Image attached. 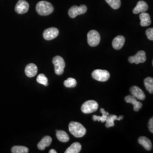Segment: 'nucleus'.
<instances>
[{"instance_id":"obj_31","label":"nucleus","mask_w":153,"mask_h":153,"mask_svg":"<svg viewBox=\"0 0 153 153\" xmlns=\"http://www.w3.org/2000/svg\"><path fill=\"white\" fill-rule=\"evenodd\" d=\"M123 117H124V116H119V117H118V120H122L123 119Z\"/></svg>"},{"instance_id":"obj_12","label":"nucleus","mask_w":153,"mask_h":153,"mask_svg":"<svg viewBox=\"0 0 153 153\" xmlns=\"http://www.w3.org/2000/svg\"><path fill=\"white\" fill-rule=\"evenodd\" d=\"M130 91L131 95L137 99H139L140 100H143L145 99V93H143V91L140 88L137 86H132L130 89Z\"/></svg>"},{"instance_id":"obj_3","label":"nucleus","mask_w":153,"mask_h":153,"mask_svg":"<svg viewBox=\"0 0 153 153\" xmlns=\"http://www.w3.org/2000/svg\"><path fill=\"white\" fill-rule=\"evenodd\" d=\"M52 62L55 66V72L57 75H61L64 71L65 62L63 58L60 56H56L53 59Z\"/></svg>"},{"instance_id":"obj_26","label":"nucleus","mask_w":153,"mask_h":153,"mask_svg":"<svg viewBox=\"0 0 153 153\" xmlns=\"http://www.w3.org/2000/svg\"><path fill=\"white\" fill-rule=\"evenodd\" d=\"M64 85L66 88H74L76 85V80L73 78H68L64 82Z\"/></svg>"},{"instance_id":"obj_28","label":"nucleus","mask_w":153,"mask_h":153,"mask_svg":"<svg viewBox=\"0 0 153 153\" xmlns=\"http://www.w3.org/2000/svg\"><path fill=\"white\" fill-rule=\"evenodd\" d=\"M146 35L148 37V38L150 40H153V28H148L146 31Z\"/></svg>"},{"instance_id":"obj_8","label":"nucleus","mask_w":153,"mask_h":153,"mask_svg":"<svg viewBox=\"0 0 153 153\" xmlns=\"http://www.w3.org/2000/svg\"><path fill=\"white\" fill-rule=\"evenodd\" d=\"M128 60L131 64L134 63L136 64H138L140 63H143L146 60V53L143 51H140L134 56L129 57Z\"/></svg>"},{"instance_id":"obj_29","label":"nucleus","mask_w":153,"mask_h":153,"mask_svg":"<svg viewBox=\"0 0 153 153\" xmlns=\"http://www.w3.org/2000/svg\"><path fill=\"white\" fill-rule=\"evenodd\" d=\"M149 129L150 132H153V117L151 118L149 122Z\"/></svg>"},{"instance_id":"obj_23","label":"nucleus","mask_w":153,"mask_h":153,"mask_svg":"<svg viewBox=\"0 0 153 153\" xmlns=\"http://www.w3.org/2000/svg\"><path fill=\"white\" fill-rule=\"evenodd\" d=\"M144 85L146 90L150 94L153 93V79L152 77H148L144 80Z\"/></svg>"},{"instance_id":"obj_21","label":"nucleus","mask_w":153,"mask_h":153,"mask_svg":"<svg viewBox=\"0 0 153 153\" xmlns=\"http://www.w3.org/2000/svg\"><path fill=\"white\" fill-rule=\"evenodd\" d=\"M100 112L102 114V116H98L97 115H93V119L94 121H98L102 123L105 122L107 116L109 115V113L106 112L103 108H100Z\"/></svg>"},{"instance_id":"obj_1","label":"nucleus","mask_w":153,"mask_h":153,"mask_svg":"<svg viewBox=\"0 0 153 153\" xmlns=\"http://www.w3.org/2000/svg\"><path fill=\"white\" fill-rule=\"evenodd\" d=\"M36 10L39 15L46 16L51 14L53 11L54 7L49 2L42 1L37 4Z\"/></svg>"},{"instance_id":"obj_9","label":"nucleus","mask_w":153,"mask_h":153,"mask_svg":"<svg viewBox=\"0 0 153 153\" xmlns=\"http://www.w3.org/2000/svg\"><path fill=\"white\" fill-rule=\"evenodd\" d=\"M29 9V4L25 0H19L15 7V11L18 14H23L26 13Z\"/></svg>"},{"instance_id":"obj_11","label":"nucleus","mask_w":153,"mask_h":153,"mask_svg":"<svg viewBox=\"0 0 153 153\" xmlns=\"http://www.w3.org/2000/svg\"><path fill=\"white\" fill-rule=\"evenodd\" d=\"M125 100L126 103H131L133 105V109L135 111H138L142 108V104L140 102L137 101V99L134 96L128 95L125 98Z\"/></svg>"},{"instance_id":"obj_13","label":"nucleus","mask_w":153,"mask_h":153,"mask_svg":"<svg viewBox=\"0 0 153 153\" xmlns=\"http://www.w3.org/2000/svg\"><path fill=\"white\" fill-rule=\"evenodd\" d=\"M148 9V5L146 2L144 1H139L137 2L136 6L133 9V13L134 14H137L140 13H145Z\"/></svg>"},{"instance_id":"obj_16","label":"nucleus","mask_w":153,"mask_h":153,"mask_svg":"<svg viewBox=\"0 0 153 153\" xmlns=\"http://www.w3.org/2000/svg\"><path fill=\"white\" fill-rule=\"evenodd\" d=\"M52 138L47 136L43 137V138L39 142L38 144V148L40 150H44L46 147H48L52 143Z\"/></svg>"},{"instance_id":"obj_14","label":"nucleus","mask_w":153,"mask_h":153,"mask_svg":"<svg viewBox=\"0 0 153 153\" xmlns=\"http://www.w3.org/2000/svg\"><path fill=\"white\" fill-rule=\"evenodd\" d=\"M25 74L29 77L32 78L35 76L38 73V67L34 64H29L25 68Z\"/></svg>"},{"instance_id":"obj_25","label":"nucleus","mask_w":153,"mask_h":153,"mask_svg":"<svg viewBox=\"0 0 153 153\" xmlns=\"http://www.w3.org/2000/svg\"><path fill=\"white\" fill-rule=\"evenodd\" d=\"M106 2L114 9H118L121 6L120 0H105Z\"/></svg>"},{"instance_id":"obj_19","label":"nucleus","mask_w":153,"mask_h":153,"mask_svg":"<svg viewBox=\"0 0 153 153\" xmlns=\"http://www.w3.org/2000/svg\"><path fill=\"white\" fill-rule=\"evenodd\" d=\"M81 145L79 142H74L72 143L71 146L66 149L65 153H79L81 150Z\"/></svg>"},{"instance_id":"obj_6","label":"nucleus","mask_w":153,"mask_h":153,"mask_svg":"<svg viewBox=\"0 0 153 153\" xmlns=\"http://www.w3.org/2000/svg\"><path fill=\"white\" fill-rule=\"evenodd\" d=\"M88 44L91 47L97 46L100 41V36L98 31L91 30L88 33Z\"/></svg>"},{"instance_id":"obj_24","label":"nucleus","mask_w":153,"mask_h":153,"mask_svg":"<svg viewBox=\"0 0 153 153\" xmlns=\"http://www.w3.org/2000/svg\"><path fill=\"white\" fill-rule=\"evenodd\" d=\"M11 153H28V149L26 146H15L11 149Z\"/></svg>"},{"instance_id":"obj_20","label":"nucleus","mask_w":153,"mask_h":153,"mask_svg":"<svg viewBox=\"0 0 153 153\" xmlns=\"http://www.w3.org/2000/svg\"><path fill=\"white\" fill-rule=\"evenodd\" d=\"M56 137L57 139L62 142H66L69 141V137L65 131H57Z\"/></svg>"},{"instance_id":"obj_7","label":"nucleus","mask_w":153,"mask_h":153,"mask_svg":"<svg viewBox=\"0 0 153 153\" xmlns=\"http://www.w3.org/2000/svg\"><path fill=\"white\" fill-rule=\"evenodd\" d=\"M87 10V6L85 5H81L79 7L77 6H73L69 10L68 14L71 18H74L78 16L85 14Z\"/></svg>"},{"instance_id":"obj_18","label":"nucleus","mask_w":153,"mask_h":153,"mask_svg":"<svg viewBox=\"0 0 153 153\" xmlns=\"http://www.w3.org/2000/svg\"><path fill=\"white\" fill-rule=\"evenodd\" d=\"M138 143L142 145L146 150L150 151L152 149V143L151 141L146 137H140L138 140Z\"/></svg>"},{"instance_id":"obj_22","label":"nucleus","mask_w":153,"mask_h":153,"mask_svg":"<svg viewBox=\"0 0 153 153\" xmlns=\"http://www.w3.org/2000/svg\"><path fill=\"white\" fill-rule=\"evenodd\" d=\"M115 120H118V117L115 115H109L106 119V124H105V126L107 128H109V127H112L115 126L114 121Z\"/></svg>"},{"instance_id":"obj_2","label":"nucleus","mask_w":153,"mask_h":153,"mask_svg":"<svg viewBox=\"0 0 153 153\" xmlns=\"http://www.w3.org/2000/svg\"><path fill=\"white\" fill-rule=\"evenodd\" d=\"M69 131L74 137L81 138L86 133V128L79 123L73 121L69 125Z\"/></svg>"},{"instance_id":"obj_4","label":"nucleus","mask_w":153,"mask_h":153,"mask_svg":"<svg viewBox=\"0 0 153 153\" xmlns=\"http://www.w3.org/2000/svg\"><path fill=\"white\" fill-rule=\"evenodd\" d=\"M98 108V103L93 100H90L85 102L82 104L81 111L85 114H88L97 111Z\"/></svg>"},{"instance_id":"obj_10","label":"nucleus","mask_w":153,"mask_h":153,"mask_svg":"<svg viewBox=\"0 0 153 153\" xmlns=\"http://www.w3.org/2000/svg\"><path fill=\"white\" fill-rule=\"evenodd\" d=\"M59 31L57 28L51 27L45 30L43 33V38L46 40H51L57 37Z\"/></svg>"},{"instance_id":"obj_15","label":"nucleus","mask_w":153,"mask_h":153,"mask_svg":"<svg viewBox=\"0 0 153 153\" xmlns=\"http://www.w3.org/2000/svg\"><path fill=\"white\" fill-rule=\"evenodd\" d=\"M125 43V38L121 35L116 36L112 41V47L116 50L120 49Z\"/></svg>"},{"instance_id":"obj_30","label":"nucleus","mask_w":153,"mask_h":153,"mask_svg":"<svg viewBox=\"0 0 153 153\" xmlns=\"http://www.w3.org/2000/svg\"><path fill=\"white\" fill-rule=\"evenodd\" d=\"M49 153H57V152L54 149H51L49 152Z\"/></svg>"},{"instance_id":"obj_27","label":"nucleus","mask_w":153,"mask_h":153,"mask_svg":"<svg viewBox=\"0 0 153 153\" xmlns=\"http://www.w3.org/2000/svg\"><path fill=\"white\" fill-rule=\"evenodd\" d=\"M36 81L39 83L42 84L45 86H47L48 85V78L45 76L44 74H40L36 78Z\"/></svg>"},{"instance_id":"obj_17","label":"nucleus","mask_w":153,"mask_h":153,"mask_svg":"<svg viewBox=\"0 0 153 153\" xmlns=\"http://www.w3.org/2000/svg\"><path fill=\"white\" fill-rule=\"evenodd\" d=\"M140 19L141 20L140 25L142 27H146L151 25L150 16L147 13H141L140 15Z\"/></svg>"},{"instance_id":"obj_5","label":"nucleus","mask_w":153,"mask_h":153,"mask_svg":"<svg viewBox=\"0 0 153 153\" xmlns=\"http://www.w3.org/2000/svg\"><path fill=\"white\" fill-rule=\"evenodd\" d=\"M93 78L100 82H105L110 77L109 72L105 70L97 69L92 73Z\"/></svg>"}]
</instances>
